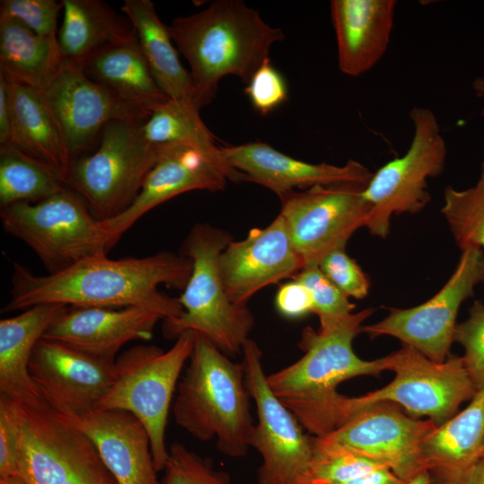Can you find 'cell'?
I'll return each mask as SVG.
<instances>
[{
    "label": "cell",
    "mask_w": 484,
    "mask_h": 484,
    "mask_svg": "<svg viewBox=\"0 0 484 484\" xmlns=\"http://www.w3.org/2000/svg\"><path fill=\"white\" fill-rule=\"evenodd\" d=\"M412 138L407 151L373 173L363 189L370 205L365 227L386 238L393 215L418 213L431 199L428 180L438 177L446 160V144L434 112L414 107L410 112Z\"/></svg>",
    "instance_id": "8fae6325"
},
{
    "label": "cell",
    "mask_w": 484,
    "mask_h": 484,
    "mask_svg": "<svg viewBox=\"0 0 484 484\" xmlns=\"http://www.w3.org/2000/svg\"><path fill=\"white\" fill-rule=\"evenodd\" d=\"M160 320L162 318L156 313L135 307H68L43 338L94 355L116 358L125 343L151 340Z\"/></svg>",
    "instance_id": "7402d4cb"
},
{
    "label": "cell",
    "mask_w": 484,
    "mask_h": 484,
    "mask_svg": "<svg viewBox=\"0 0 484 484\" xmlns=\"http://www.w3.org/2000/svg\"><path fill=\"white\" fill-rule=\"evenodd\" d=\"M121 10L135 30L142 53L160 89L170 99L194 103L191 73L182 65L169 27L160 19L154 4L150 0H125Z\"/></svg>",
    "instance_id": "f1b7e54d"
},
{
    "label": "cell",
    "mask_w": 484,
    "mask_h": 484,
    "mask_svg": "<svg viewBox=\"0 0 484 484\" xmlns=\"http://www.w3.org/2000/svg\"><path fill=\"white\" fill-rule=\"evenodd\" d=\"M310 292L313 313L326 327L352 313L355 305L319 269L317 265L303 268L295 277Z\"/></svg>",
    "instance_id": "836d02e7"
},
{
    "label": "cell",
    "mask_w": 484,
    "mask_h": 484,
    "mask_svg": "<svg viewBox=\"0 0 484 484\" xmlns=\"http://www.w3.org/2000/svg\"><path fill=\"white\" fill-rule=\"evenodd\" d=\"M22 403L0 395V480H19L18 454Z\"/></svg>",
    "instance_id": "74e56055"
},
{
    "label": "cell",
    "mask_w": 484,
    "mask_h": 484,
    "mask_svg": "<svg viewBox=\"0 0 484 484\" xmlns=\"http://www.w3.org/2000/svg\"><path fill=\"white\" fill-rule=\"evenodd\" d=\"M67 307L36 305L0 320V395L25 404L43 400L30 375V360L38 341Z\"/></svg>",
    "instance_id": "cb8c5ba5"
},
{
    "label": "cell",
    "mask_w": 484,
    "mask_h": 484,
    "mask_svg": "<svg viewBox=\"0 0 484 484\" xmlns=\"http://www.w3.org/2000/svg\"><path fill=\"white\" fill-rule=\"evenodd\" d=\"M440 484H484V456Z\"/></svg>",
    "instance_id": "ee69618b"
},
{
    "label": "cell",
    "mask_w": 484,
    "mask_h": 484,
    "mask_svg": "<svg viewBox=\"0 0 484 484\" xmlns=\"http://www.w3.org/2000/svg\"><path fill=\"white\" fill-rule=\"evenodd\" d=\"M454 341L460 343L465 368L478 390L484 387V304L476 300L468 318L456 324Z\"/></svg>",
    "instance_id": "d590c367"
},
{
    "label": "cell",
    "mask_w": 484,
    "mask_h": 484,
    "mask_svg": "<svg viewBox=\"0 0 484 484\" xmlns=\"http://www.w3.org/2000/svg\"><path fill=\"white\" fill-rule=\"evenodd\" d=\"M144 139L156 148L175 145L193 147L210 158L232 182L246 181L214 143L212 133L203 122L194 102L169 99L157 107L142 125Z\"/></svg>",
    "instance_id": "4dcf8cb0"
},
{
    "label": "cell",
    "mask_w": 484,
    "mask_h": 484,
    "mask_svg": "<svg viewBox=\"0 0 484 484\" xmlns=\"http://www.w3.org/2000/svg\"><path fill=\"white\" fill-rule=\"evenodd\" d=\"M12 134V105L9 82L5 74L0 71V145L7 144Z\"/></svg>",
    "instance_id": "7bdbcfd3"
},
{
    "label": "cell",
    "mask_w": 484,
    "mask_h": 484,
    "mask_svg": "<svg viewBox=\"0 0 484 484\" xmlns=\"http://www.w3.org/2000/svg\"><path fill=\"white\" fill-rule=\"evenodd\" d=\"M403 481L386 466L359 471L334 484H402Z\"/></svg>",
    "instance_id": "b9f144b4"
},
{
    "label": "cell",
    "mask_w": 484,
    "mask_h": 484,
    "mask_svg": "<svg viewBox=\"0 0 484 484\" xmlns=\"http://www.w3.org/2000/svg\"><path fill=\"white\" fill-rule=\"evenodd\" d=\"M402 484H431V476L427 469H423Z\"/></svg>",
    "instance_id": "f6af8a7d"
},
{
    "label": "cell",
    "mask_w": 484,
    "mask_h": 484,
    "mask_svg": "<svg viewBox=\"0 0 484 484\" xmlns=\"http://www.w3.org/2000/svg\"><path fill=\"white\" fill-rule=\"evenodd\" d=\"M82 65L92 80L150 114L169 99L158 86L137 39L107 46L91 55Z\"/></svg>",
    "instance_id": "83f0119b"
},
{
    "label": "cell",
    "mask_w": 484,
    "mask_h": 484,
    "mask_svg": "<svg viewBox=\"0 0 484 484\" xmlns=\"http://www.w3.org/2000/svg\"><path fill=\"white\" fill-rule=\"evenodd\" d=\"M441 212L462 250H484V162L474 186L462 190L445 188Z\"/></svg>",
    "instance_id": "d6a6232c"
},
{
    "label": "cell",
    "mask_w": 484,
    "mask_h": 484,
    "mask_svg": "<svg viewBox=\"0 0 484 484\" xmlns=\"http://www.w3.org/2000/svg\"><path fill=\"white\" fill-rule=\"evenodd\" d=\"M242 356L246 388L257 411L250 437V447L262 458L257 484H311L313 436L304 432L296 416L271 390L257 343L247 340Z\"/></svg>",
    "instance_id": "7c38bea8"
},
{
    "label": "cell",
    "mask_w": 484,
    "mask_h": 484,
    "mask_svg": "<svg viewBox=\"0 0 484 484\" xmlns=\"http://www.w3.org/2000/svg\"><path fill=\"white\" fill-rule=\"evenodd\" d=\"M115 360L41 338L29 371L47 402L65 416H81L96 410L108 393Z\"/></svg>",
    "instance_id": "e0dca14e"
},
{
    "label": "cell",
    "mask_w": 484,
    "mask_h": 484,
    "mask_svg": "<svg viewBox=\"0 0 484 484\" xmlns=\"http://www.w3.org/2000/svg\"><path fill=\"white\" fill-rule=\"evenodd\" d=\"M374 308L351 313L317 331L304 328L298 347L304 355L296 362L267 376L274 395L296 416L312 436H322L335 428V411L341 396L337 386L360 376H379L383 358L365 360L356 355L352 343L362 323Z\"/></svg>",
    "instance_id": "3957f363"
},
{
    "label": "cell",
    "mask_w": 484,
    "mask_h": 484,
    "mask_svg": "<svg viewBox=\"0 0 484 484\" xmlns=\"http://www.w3.org/2000/svg\"><path fill=\"white\" fill-rule=\"evenodd\" d=\"M480 283L484 284V250L466 248L454 272L436 295L413 307L390 308L380 322L362 325L361 333L370 338H397L429 359L444 362L454 342L459 308Z\"/></svg>",
    "instance_id": "4fadbf2b"
},
{
    "label": "cell",
    "mask_w": 484,
    "mask_h": 484,
    "mask_svg": "<svg viewBox=\"0 0 484 484\" xmlns=\"http://www.w3.org/2000/svg\"><path fill=\"white\" fill-rule=\"evenodd\" d=\"M317 266L348 298L362 299L367 297L368 278L357 262L346 254L345 248L328 253Z\"/></svg>",
    "instance_id": "f35d334b"
},
{
    "label": "cell",
    "mask_w": 484,
    "mask_h": 484,
    "mask_svg": "<svg viewBox=\"0 0 484 484\" xmlns=\"http://www.w3.org/2000/svg\"><path fill=\"white\" fill-rule=\"evenodd\" d=\"M161 484H230L225 471L214 468L212 462L189 450L183 444L173 443L164 468Z\"/></svg>",
    "instance_id": "e575fe53"
},
{
    "label": "cell",
    "mask_w": 484,
    "mask_h": 484,
    "mask_svg": "<svg viewBox=\"0 0 484 484\" xmlns=\"http://www.w3.org/2000/svg\"><path fill=\"white\" fill-rule=\"evenodd\" d=\"M192 272L185 255L160 251L143 257L110 259L107 255L84 259L47 275H37L13 263L11 298L4 312L24 310L41 304L74 307H141L163 321L184 312L178 298L162 293L161 284L184 290Z\"/></svg>",
    "instance_id": "6da1fadb"
},
{
    "label": "cell",
    "mask_w": 484,
    "mask_h": 484,
    "mask_svg": "<svg viewBox=\"0 0 484 484\" xmlns=\"http://www.w3.org/2000/svg\"><path fill=\"white\" fill-rule=\"evenodd\" d=\"M65 178L11 143L0 145V207L37 203L67 188Z\"/></svg>",
    "instance_id": "1f68e13d"
},
{
    "label": "cell",
    "mask_w": 484,
    "mask_h": 484,
    "mask_svg": "<svg viewBox=\"0 0 484 484\" xmlns=\"http://www.w3.org/2000/svg\"><path fill=\"white\" fill-rule=\"evenodd\" d=\"M364 188L319 186L280 197V215L304 268L318 265L328 253L345 248L352 234L365 227L370 205L363 196Z\"/></svg>",
    "instance_id": "5bb4252c"
},
{
    "label": "cell",
    "mask_w": 484,
    "mask_h": 484,
    "mask_svg": "<svg viewBox=\"0 0 484 484\" xmlns=\"http://www.w3.org/2000/svg\"><path fill=\"white\" fill-rule=\"evenodd\" d=\"M173 42L190 65L200 110L216 97L220 81L235 75L246 84L285 38L240 0H218L168 25Z\"/></svg>",
    "instance_id": "7a4b0ae2"
},
{
    "label": "cell",
    "mask_w": 484,
    "mask_h": 484,
    "mask_svg": "<svg viewBox=\"0 0 484 484\" xmlns=\"http://www.w3.org/2000/svg\"><path fill=\"white\" fill-rule=\"evenodd\" d=\"M474 90L479 96H484V81L478 79L473 83ZM484 113V112H483Z\"/></svg>",
    "instance_id": "bcb514c9"
},
{
    "label": "cell",
    "mask_w": 484,
    "mask_h": 484,
    "mask_svg": "<svg viewBox=\"0 0 484 484\" xmlns=\"http://www.w3.org/2000/svg\"><path fill=\"white\" fill-rule=\"evenodd\" d=\"M145 121L114 120L101 132L98 149L73 161L67 186L99 221L126 211L138 196L160 150L142 134Z\"/></svg>",
    "instance_id": "ba28073f"
},
{
    "label": "cell",
    "mask_w": 484,
    "mask_h": 484,
    "mask_svg": "<svg viewBox=\"0 0 484 484\" xmlns=\"http://www.w3.org/2000/svg\"><path fill=\"white\" fill-rule=\"evenodd\" d=\"M436 427L428 419L410 416L396 403L377 402L350 412L322 436L388 467L405 481L425 469L421 444Z\"/></svg>",
    "instance_id": "9a60e30c"
},
{
    "label": "cell",
    "mask_w": 484,
    "mask_h": 484,
    "mask_svg": "<svg viewBox=\"0 0 484 484\" xmlns=\"http://www.w3.org/2000/svg\"><path fill=\"white\" fill-rule=\"evenodd\" d=\"M243 363H235L208 339L194 333L192 354L178 381L175 422L200 441L216 439L219 452L246 454L255 427Z\"/></svg>",
    "instance_id": "277c9868"
},
{
    "label": "cell",
    "mask_w": 484,
    "mask_h": 484,
    "mask_svg": "<svg viewBox=\"0 0 484 484\" xmlns=\"http://www.w3.org/2000/svg\"><path fill=\"white\" fill-rule=\"evenodd\" d=\"M194 342V333L186 331L168 350L151 344L125 350L115 360L113 382L97 407L130 412L143 424L158 471L164 470L168 461L165 431L169 412Z\"/></svg>",
    "instance_id": "8992f818"
},
{
    "label": "cell",
    "mask_w": 484,
    "mask_h": 484,
    "mask_svg": "<svg viewBox=\"0 0 484 484\" xmlns=\"http://www.w3.org/2000/svg\"><path fill=\"white\" fill-rule=\"evenodd\" d=\"M18 467L25 484H117L92 442L44 399L22 403Z\"/></svg>",
    "instance_id": "30bf717a"
},
{
    "label": "cell",
    "mask_w": 484,
    "mask_h": 484,
    "mask_svg": "<svg viewBox=\"0 0 484 484\" xmlns=\"http://www.w3.org/2000/svg\"><path fill=\"white\" fill-rule=\"evenodd\" d=\"M3 229L25 243L48 273L62 272L113 248L101 222L71 188L37 203L0 207Z\"/></svg>",
    "instance_id": "52a82bcc"
},
{
    "label": "cell",
    "mask_w": 484,
    "mask_h": 484,
    "mask_svg": "<svg viewBox=\"0 0 484 484\" xmlns=\"http://www.w3.org/2000/svg\"><path fill=\"white\" fill-rule=\"evenodd\" d=\"M57 42L65 62L82 65L94 52L137 39L128 18L99 0H62Z\"/></svg>",
    "instance_id": "4316f807"
},
{
    "label": "cell",
    "mask_w": 484,
    "mask_h": 484,
    "mask_svg": "<svg viewBox=\"0 0 484 484\" xmlns=\"http://www.w3.org/2000/svg\"><path fill=\"white\" fill-rule=\"evenodd\" d=\"M5 76L9 82L12 105L9 143L48 166L67 181L73 161L58 125L39 91Z\"/></svg>",
    "instance_id": "484cf974"
},
{
    "label": "cell",
    "mask_w": 484,
    "mask_h": 484,
    "mask_svg": "<svg viewBox=\"0 0 484 484\" xmlns=\"http://www.w3.org/2000/svg\"><path fill=\"white\" fill-rule=\"evenodd\" d=\"M66 417L92 442L117 484H161L149 434L134 415L96 409Z\"/></svg>",
    "instance_id": "44dd1931"
},
{
    "label": "cell",
    "mask_w": 484,
    "mask_h": 484,
    "mask_svg": "<svg viewBox=\"0 0 484 484\" xmlns=\"http://www.w3.org/2000/svg\"><path fill=\"white\" fill-rule=\"evenodd\" d=\"M57 37L39 36L11 18L0 17V71L39 91L62 69Z\"/></svg>",
    "instance_id": "f546056e"
},
{
    "label": "cell",
    "mask_w": 484,
    "mask_h": 484,
    "mask_svg": "<svg viewBox=\"0 0 484 484\" xmlns=\"http://www.w3.org/2000/svg\"><path fill=\"white\" fill-rule=\"evenodd\" d=\"M63 3L56 0H2L0 17L17 20L36 34L57 37L56 24Z\"/></svg>",
    "instance_id": "8d00e7d4"
},
{
    "label": "cell",
    "mask_w": 484,
    "mask_h": 484,
    "mask_svg": "<svg viewBox=\"0 0 484 484\" xmlns=\"http://www.w3.org/2000/svg\"><path fill=\"white\" fill-rule=\"evenodd\" d=\"M222 155L246 181L259 184L279 197L315 186L351 185L366 186L373 173L362 163L350 160L342 166L310 163L294 159L272 146L255 142L220 146Z\"/></svg>",
    "instance_id": "d6986e66"
},
{
    "label": "cell",
    "mask_w": 484,
    "mask_h": 484,
    "mask_svg": "<svg viewBox=\"0 0 484 484\" xmlns=\"http://www.w3.org/2000/svg\"><path fill=\"white\" fill-rule=\"evenodd\" d=\"M232 240L228 232L209 224L191 229L184 242V255L191 260L192 272L178 298L184 312L178 318L163 321L166 338L176 340L192 331L230 359L242 354L255 325L252 312L229 298L220 278L219 257Z\"/></svg>",
    "instance_id": "5b68a950"
},
{
    "label": "cell",
    "mask_w": 484,
    "mask_h": 484,
    "mask_svg": "<svg viewBox=\"0 0 484 484\" xmlns=\"http://www.w3.org/2000/svg\"><path fill=\"white\" fill-rule=\"evenodd\" d=\"M395 0H332L338 65L358 77L370 70L387 50L394 22Z\"/></svg>",
    "instance_id": "603a6c76"
},
{
    "label": "cell",
    "mask_w": 484,
    "mask_h": 484,
    "mask_svg": "<svg viewBox=\"0 0 484 484\" xmlns=\"http://www.w3.org/2000/svg\"><path fill=\"white\" fill-rule=\"evenodd\" d=\"M160 150V157L132 205L117 217L100 221L114 245L158 205L189 191L222 190L229 180L210 158L193 147L175 145Z\"/></svg>",
    "instance_id": "ffe728a7"
},
{
    "label": "cell",
    "mask_w": 484,
    "mask_h": 484,
    "mask_svg": "<svg viewBox=\"0 0 484 484\" xmlns=\"http://www.w3.org/2000/svg\"><path fill=\"white\" fill-rule=\"evenodd\" d=\"M303 268L280 214L267 227L252 229L243 240L230 241L219 257L225 291L241 306L260 290L295 277Z\"/></svg>",
    "instance_id": "ac0fdd59"
},
{
    "label": "cell",
    "mask_w": 484,
    "mask_h": 484,
    "mask_svg": "<svg viewBox=\"0 0 484 484\" xmlns=\"http://www.w3.org/2000/svg\"><path fill=\"white\" fill-rule=\"evenodd\" d=\"M0 484H25L22 480H0Z\"/></svg>",
    "instance_id": "7dc6e473"
},
{
    "label": "cell",
    "mask_w": 484,
    "mask_h": 484,
    "mask_svg": "<svg viewBox=\"0 0 484 484\" xmlns=\"http://www.w3.org/2000/svg\"><path fill=\"white\" fill-rule=\"evenodd\" d=\"M383 360L384 369L395 374L393 381L359 397L341 395L336 407L335 428L350 412L377 402L396 403L410 416L428 417L440 426L478 391L462 357L449 355L444 362H436L403 345Z\"/></svg>",
    "instance_id": "9c48e42d"
},
{
    "label": "cell",
    "mask_w": 484,
    "mask_h": 484,
    "mask_svg": "<svg viewBox=\"0 0 484 484\" xmlns=\"http://www.w3.org/2000/svg\"><path fill=\"white\" fill-rule=\"evenodd\" d=\"M484 456V387L470 404L437 426L421 444L423 466L431 484H440Z\"/></svg>",
    "instance_id": "d4e9b609"
},
{
    "label": "cell",
    "mask_w": 484,
    "mask_h": 484,
    "mask_svg": "<svg viewBox=\"0 0 484 484\" xmlns=\"http://www.w3.org/2000/svg\"><path fill=\"white\" fill-rule=\"evenodd\" d=\"M275 305L277 310L288 318H299L313 313L310 292L295 279L280 286L275 297Z\"/></svg>",
    "instance_id": "60d3db41"
},
{
    "label": "cell",
    "mask_w": 484,
    "mask_h": 484,
    "mask_svg": "<svg viewBox=\"0 0 484 484\" xmlns=\"http://www.w3.org/2000/svg\"><path fill=\"white\" fill-rule=\"evenodd\" d=\"M39 92L58 125L73 163L109 122H143L151 115L122 100L75 63L65 62Z\"/></svg>",
    "instance_id": "2e32d148"
},
{
    "label": "cell",
    "mask_w": 484,
    "mask_h": 484,
    "mask_svg": "<svg viewBox=\"0 0 484 484\" xmlns=\"http://www.w3.org/2000/svg\"><path fill=\"white\" fill-rule=\"evenodd\" d=\"M255 109L267 115L288 99V88L282 74L265 61L252 76L245 89Z\"/></svg>",
    "instance_id": "ab89813d"
}]
</instances>
